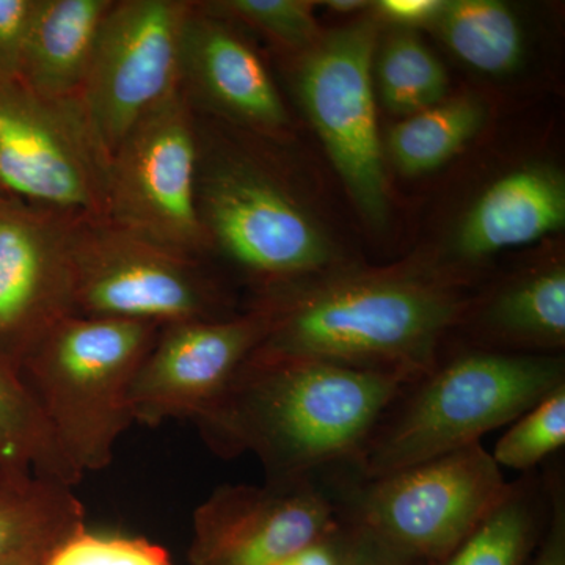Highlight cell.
<instances>
[{
    "mask_svg": "<svg viewBox=\"0 0 565 565\" xmlns=\"http://www.w3.org/2000/svg\"><path fill=\"white\" fill-rule=\"evenodd\" d=\"M189 0H115L96 40L79 93L106 150L180 88L182 29Z\"/></svg>",
    "mask_w": 565,
    "mask_h": 565,
    "instance_id": "obj_11",
    "label": "cell"
},
{
    "mask_svg": "<svg viewBox=\"0 0 565 565\" xmlns=\"http://www.w3.org/2000/svg\"><path fill=\"white\" fill-rule=\"evenodd\" d=\"M340 523L310 479L222 486L193 512L189 563L278 565Z\"/></svg>",
    "mask_w": 565,
    "mask_h": 565,
    "instance_id": "obj_12",
    "label": "cell"
},
{
    "mask_svg": "<svg viewBox=\"0 0 565 565\" xmlns=\"http://www.w3.org/2000/svg\"><path fill=\"white\" fill-rule=\"evenodd\" d=\"M379 90L386 109L408 115L445 102L448 74L415 33L401 29L386 39L375 63Z\"/></svg>",
    "mask_w": 565,
    "mask_h": 565,
    "instance_id": "obj_23",
    "label": "cell"
},
{
    "mask_svg": "<svg viewBox=\"0 0 565 565\" xmlns=\"http://www.w3.org/2000/svg\"><path fill=\"white\" fill-rule=\"evenodd\" d=\"M195 122L196 211L207 250L269 291L329 262V245L286 185L252 156L222 147L196 115Z\"/></svg>",
    "mask_w": 565,
    "mask_h": 565,
    "instance_id": "obj_5",
    "label": "cell"
},
{
    "mask_svg": "<svg viewBox=\"0 0 565 565\" xmlns=\"http://www.w3.org/2000/svg\"><path fill=\"white\" fill-rule=\"evenodd\" d=\"M180 92L202 117L225 118L259 132L288 125V110L262 57L232 22L192 2L180 50Z\"/></svg>",
    "mask_w": 565,
    "mask_h": 565,
    "instance_id": "obj_15",
    "label": "cell"
},
{
    "mask_svg": "<svg viewBox=\"0 0 565 565\" xmlns=\"http://www.w3.org/2000/svg\"><path fill=\"white\" fill-rule=\"evenodd\" d=\"M565 223V182L544 167H527L494 182L459 230V252L481 258L559 232Z\"/></svg>",
    "mask_w": 565,
    "mask_h": 565,
    "instance_id": "obj_16",
    "label": "cell"
},
{
    "mask_svg": "<svg viewBox=\"0 0 565 565\" xmlns=\"http://www.w3.org/2000/svg\"><path fill=\"white\" fill-rule=\"evenodd\" d=\"M548 520L535 545L531 565H565V494L555 482L550 487Z\"/></svg>",
    "mask_w": 565,
    "mask_h": 565,
    "instance_id": "obj_29",
    "label": "cell"
},
{
    "mask_svg": "<svg viewBox=\"0 0 565 565\" xmlns=\"http://www.w3.org/2000/svg\"><path fill=\"white\" fill-rule=\"evenodd\" d=\"M46 565H172L169 552L143 537L92 533L87 526L63 541Z\"/></svg>",
    "mask_w": 565,
    "mask_h": 565,
    "instance_id": "obj_27",
    "label": "cell"
},
{
    "mask_svg": "<svg viewBox=\"0 0 565 565\" xmlns=\"http://www.w3.org/2000/svg\"><path fill=\"white\" fill-rule=\"evenodd\" d=\"M484 321L505 341L541 348L564 345V267H548L505 288L487 308Z\"/></svg>",
    "mask_w": 565,
    "mask_h": 565,
    "instance_id": "obj_22",
    "label": "cell"
},
{
    "mask_svg": "<svg viewBox=\"0 0 565 565\" xmlns=\"http://www.w3.org/2000/svg\"><path fill=\"white\" fill-rule=\"evenodd\" d=\"M492 455L473 444L366 479L345 522L412 565H441L509 492Z\"/></svg>",
    "mask_w": 565,
    "mask_h": 565,
    "instance_id": "obj_6",
    "label": "cell"
},
{
    "mask_svg": "<svg viewBox=\"0 0 565 565\" xmlns=\"http://www.w3.org/2000/svg\"><path fill=\"white\" fill-rule=\"evenodd\" d=\"M36 0H0V82H21Z\"/></svg>",
    "mask_w": 565,
    "mask_h": 565,
    "instance_id": "obj_28",
    "label": "cell"
},
{
    "mask_svg": "<svg viewBox=\"0 0 565 565\" xmlns=\"http://www.w3.org/2000/svg\"><path fill=\"white\" fill-rule=\"evenodd\" d=\"M77 316L167 326L230 318L203 262L151 243L107 217L70 228Z\"/></svg>",
    "mask_w": 565,
    "mask_h": 565,
    "instance_id": "obj_7",
    "label": "cell"
},
{
    "mask_svg": "<svg viewBox=\"0 0 565 565\" xmlns=\"http://www.w3.org/2000/svg\"><path fill=\"white\" fill-rule=\"evenodd\" d=\"M196 161L195 114L178 88L111 152L106 217L203 262L207 245L196 211Z\"/></svg>",
    "mask_w": 565,
    "mask_h": 565,
    "instance_id": "obj_9",
    "label": "cell"
},
{
    "mask_svg": "<svg viewBox=\"0 0 565 565\" xmlns=\"http://www.w3.org/2000/svg\"><path fill=\"white\" fill-rule=\"evenodd\" d=\"M62 542H47V544L29 545L11 550V552L0 555V565H46L52 552Z\"/></svg>",
    "mask_w": 565,
    "mask_h": 565,
    "instance_id": "obj_32",
    "label": "cell"
},
{
    "mask_svg": "<svg viewBox=\"0 0 565 565\" xmlns=\"http://www.w3.org/2000/svg\"><path fill=\"white\" fill-rule=\"evenodd\" d=\"M444 0H381L375 2V11L382 20L394 22L399 28H430L440 13Z\"/></svg>",
    "mask_w": 565,
    "mask_h": 565,
    "instance_id": "obj_30",
    "label": "cell"
},
{
    "mask_svg": "<svg viewBox=\"0 0 565 565\" xmlns=\"http://www.w3.org/2000/svg\"><path fill=\"white\" fill-rule=\"evenodd\" d=\"M430 29L460 61L493 76L514 71L525 51L519 18L500 0H444Z\"/></svg>",
    "mask_w": 565,
    "mask_h": 565,
    "instance_id": "obj_20",
    "label": "cell"
},
{
    "mask_svg": "<svg viewBox=\"0 0 565 565\" xmlns=\"http://www.w3.org/2000/svg\"><path fill=\"white\" fill-rule=\"evenodd\" d=\"M267 315L167 323L143 360L129 394L134 424L195 422L225 393L267 333Z\"/></svg>",
    "mask_w": 565,
    "mask_h": 565,
    "instance_id": "obj_13",
    "label": "cell"
},
{
    "mask_svg": "<svg viewBox=\"0 0 565 565\" xmlns=\"http://www.w3.org/2000/svg\"><path fill=\"white\" fill-rule=\"evenodd\" d=\"M514 423L490 455L500 468L531 470L565 445V384Z\"/></svg>",
    "mask_w": 565,
    "mask_h": 565,
    "instance_id": "obj_25",
    "label": "cell"
},
{
    "mask_svg": "<svg viewBox=\"0 0 565 565\" xmlns=\"http://www.w3.org/2000/svg\"><path fill=\"white\" fill-rule=\"evenodd\" d=\"M85 526L84 505L71 487L35 475L0 471V555L65 541Z\"/></svg>",
    "mask_w": 565,
    "mask_h": 565,
    "instance_id": "obj_18",
    "label": "cell"
},
{
    "mask_svg": "<svg viewBox=\"0 0 565 565\" xmlns=\"http://www.w3.org/2000/svg\"><path fill=\"white\" fill-rule=\"evenodd\" d=\"M204 10L241 22L292 51H307L319 39L311 7L302 0H214L199 2Z\"/></svg>",
    "mask_w": 565,
    "mask_h": 565,
    "instance_id": "obj_26",
    "label": "cell"
},
{
    "mask_svg": "<svg viewBox=\"0 0 565 565\" xmlns=\"http://www.w3.org/2000/svg\"><path fill=\"white\" fill-rule=\"evenodd\" d=\"M115 0H36L21 84L44 98L79 96Z\"/></svg>",
    "mask_w": 565,
    "mask_h": 565,
    "instance_id": "obj_17",
    "label": "cell"
},
{
    "mask_svg": "<svg viewBox=\"0 0 565 565\" xmlns=\"http://www.w3.org/2000/svg\"><path fill=\"white\" fill-rule=\"evenodd\" d=\"M110 152L79 96L0 82V196L73 217H106Z\"/></svg>",
    "mask_w": 565,
    "mask_h": 565,
    "instance_id": "obj_8",
    "label": "cell"
},
{
    "mask_svg": "<svg viewBox=\"0 0 565 565\" xmlns=\"http://www.w3.org/2000/svg\"><path fill=\"white\" fill-rule=\"evenodd\" d=\"M323 6L338 11V13H353V11L362 10L370 3L362 2V0H329V2H323Z\"/></svg>",
    "mask_w": 565,
    "mask_h": 565,
    "instance_id": "obj_33",
    "label": "cell"
},
{
    "mask_svg": "<svg viewBox=\"0 0 565 565\" xmlns=\"http://www.w3.org/2000/svg\"><path fill=\"white\" fill-rule=\"evenodd\" d=\"M159 330L158 323L74 315L21 363L22 381L81 479L110 465L121 435L132 426V382Z\"/></svg>",
    "mask_w": 565,
    "mask_h": 565,
    "instance_id": "obj_4",
    "label": "cell"
},
{
    "mask_svg": "<svg viewBox=\"0 0 565 565\" xmlns=\"http://www.w3.org/2000/svg\"><path fill=\"white\" fill-rule=\"evenodd\" d=\"M407 385L379 371L253 353L193 423L215 455H252L269 481H305L327 465L355 460Z\"/></svg>",
    "mask_w": 565,
    "mask_h": 565,
    "instance_id": "obj_1",
    "label": "cell"
},
{
    "mask_svg": "<svg viewBox=\"0 0 565 565\" xmlns=\"http://www.w3.org/2000/svg\"><path fill=\"white\" fill-rule=\"evenodd\" d=\"M343 530L344 552L341 565H412L390 553L351 523L343 522Z\"/></svg>",
    "mask_w": 565,
    "mask_h": 565,
    "instance_id": "obj_31",
    "label": "cell"
},
{
    "mask_svg": "<svg viewBox=\"0 0 565 565\" xmlns=\"http://www.w3.org/2000/svg\"><path fill=\"white\" fill-rule=\"evenodd\" d=\"M0 471L35 475L73 489L82 479L58 451L20 371L0 359Z\"/></svg>",
    "mask_w": 565,
    "mask_h": 565,
    "instance_id": "obj_19",
    "label": "cell"
},
{
    "mask_svg": "<svg viewBox=\"0 0 565 565\" xmlns=\"http://www.w3.org/2000/svg\"><path fill=\"white\" fill-rule=\"evenodd\" d=\"M73 218L0 196V359L18 371L58 322L76 315Z\"/></svg>",
    "mask_w": 565,
    "mask_h": 565,
    "instance_id": "obj_14",
    "label": "cell"
},
{
    "mask_svg": "<svg viewBox=\"0 0 565 565\" xmlns=\"http://www.w3.org/2000/svg\"><path fill=\"white\" fill-rule=\"evenodd\" d=\"M534 497L511 484L503 501L441 565H525L541 537Z\"/></svg>",
    "mask_w": 565,
    "mask_h": 565,
    "instance_id": "obj_24",
    "label": "cell"
},
{
    "mask_svg": "<svg viewBox=\"0 0 565 565\" xmlns=\"http://www.w3.org/2000/svg\"><path fill=\"white\" fill-rule=\"evenodd\" d=\"M377 35V22L364 20L316 41L297 71V93L356 207L384 223L388 192L371 73Z\"/></svg>",
    "mask_w": 565,
    "mask_h": 565,
    "instance_id": "obj_10",
    "label": "cell"
},
{
    "mask_svg": "<svg viewBox=\"0 0 565 565\" xmlns=\"http://www.w3.org/2000/svg\"><path fill=\"white\" fill-rule=\"evenodd\" d=\"M255 355L313 359L399 375L414 384L435 366V351L463 300L437 282L356 278L300 294L267 292Z\"/></svg>",
    "mask_w": 565,
    "mask_h": 565,
    "instance_id": "obj_2",
    "label": "cell"
},
{
    "mask_svg": "<svg viewBox=\"0 0 565 565\" xmlns=\"http://www.w3.org/2000/svg\"><path fill=\"white\" fill-rule=\"evenodd\" d=\"M565 384L563 359L473 352L434 366L397 411L386 412L356 457L364 479L414 467L481 444Z\"/></svg>",
    "mask_w": 565,
    "mask_h": 565,
    "instance_id": "obj_3",
    "label": "cell"
},
{
    "mask_svg": "<svg viewBox=\"0 0 565 565\" xmlns=\"http://www.w3.org/2000/svg\"><path fill=\"white\" fill-rule=\"evenodd\" d=\"M484 122L486 107L478 99H445L397 122L388 134V151L405 174L434 172L462 150Z\"/></svg>",
    "mask_w": 565,
    "mask_h": 565,
    "instance_id": "obj_21",
    "label": "cell"
}]
</instances>
